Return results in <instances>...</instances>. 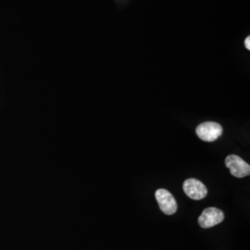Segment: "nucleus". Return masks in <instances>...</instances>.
I'll list each match as a JSON object with an SVG mask.
<instances>
[{
  "label": "nucleus",
  "mask_w": 250,
  "mask_h": 250,
  "mask_svg": "<svg viewBox=\"0 0 250 250\" xmlns=\"http://www.w3.org/2000/svg\"><path fill=\"white\" fill-rule=\"evenodd\" d=\"M155 197L163 213L172 215L177 211L178 207H177L176 200L172 196V194H170L168 190L163 188L157 190Z\"/></svg>",
  "instance_id": "7ed1b4c3"
},
{
  "label": "nucleus",
  "mask_w": 250,
  "mask_h": 250,
  "mask_svg": "<svg viewBox=\"0 0 250 250\" xmlns=\"http://www.w3.org/2000/svg\"><path fill=\"white\" fill-rule=\"evenodd\" d=\"M197 136L205 141V142H213L217 140L223 134V127L222 125L213 123V122H207L197 127Z\"/></svg>",
  "instance_id": "f257e3e1"
},
{
  "label": "nucleus",
  "mask_w": 250,
  "mask_h": 250,
  "mask_svg": "<svg viewBox=\"0 0 250 250\" xmlns=\"http://www.w3.org/2000/svg\"><path fill=\"white\" fill-rule=\"evenodd\" d=\"M225 165L230 170L232 176L236 178H243L250 174V166L249 163L236 155H229L225 159Z\"/></svg>",
  "instance_id": "f03ea898"
},
{
  "label": "nucleus",
  "mask_w": 250,
  "mask_h": 250,
  "mask_svg": "<svg viewBox=\"0 0 250 250\" xmlns=\"http://www.w3.org/2000/svg\"><path fill=\"white\" fill-rule=\"evenodd\" d=\"M184 191L188 197L194 200H201L208 195V189L205 185L197 179H188L184 183Z\"/></svg>",
  "instance_id": "39448f33"
},
{
  "label": "nucleus",
  "mask_w": 250,
  "mask_h": 250,
  "mask_svg": "<svg viewBox=\"0 0 250 250\" xmlns=\"http://www.w3.org/2000/svg\"><path fill=\"white\" fill-rule=\"evenodd\" d=\"M245 46L248 48V49H250V37H247V39L245 40Z\"/></svg>",
  "instance_id": "423d86ee"
},
{
  "label": "nucleus",
  "mask_w": 250,
  "mask_h": 250,
  "mask_svg": "<svg viewBox=\"0 0 250 250\" xmlns=\"http://www.w3.org/2000/svg\"><path fill=\"white\" fill-rule=\"evenodd\" d=\"M224 220V213L217 208H207L198 218L199 225L207 229L221 224Z\"/></svg>",
  "instance_id": "20e7f679"
}]
</instances>
